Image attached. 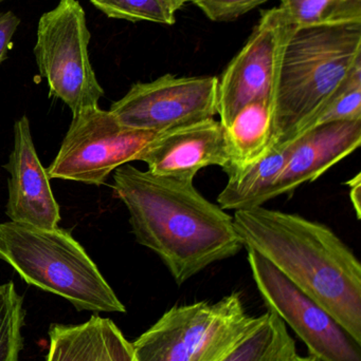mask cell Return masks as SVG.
I'll return each mask as SVG.
<instances>
[{
  "mask_svg": "<svg viewBox=\"0 0 361 361\" xmlns=\"http://www.w3.org/2000/svg\"><path fill=\"white\" fill-rule=\"evenodd\" d=\"M20 23V18L12 11L0 12V65L8 59L12 38Z\"/></svg>",
  "mask_w": 361,
  "mask_h": 361,
  "instance_id": "23",
  "label": "cell"
},
{
  "mask_svg": "<svg viewBox=\"0 0 361 361\" xmlns=\"http://www.w3.org/2000/svg\"><path fill=\"white\" fill-rule=\"evenodd\" d=\"M140 161L153 175L194 180L206 167L223 169L228 164L224 128L218 121L208 118L170 129L148 148Z\"/></svg>",
  "mask_w": 361,
  "mask_h": 361,
  "instance_id": "12",
  "label": "cell"
},
{
  "mask_svg": "<svg viewBox=\"0 0 361 361\" xmlns=\"http://www.w3.org/2000/svg\"><path fill=\"white\" fill-rule=\"evenodd\" d=\"M248 262L269 311L279 316L318 361H361L358 343L326 309L252 250Z\"/></svg>",
  "mask_w": 361,
  "mask_h": 361,
  "instance_id": "8",
  "label": "cell"
},
{
  "mask_svg": "<svg viewBox=\"0 0 361 361\" xmlns=\"http://www.w3.org/2000/svg\"><path fill=\"white\" fill-rule=\"evenodd\" d=\"M256 322L239 293L215 303L178 305L131 343L134 355L136 361H220Z\"/></svg>",
  "mask_w": 361,
  "mask_h": 361,
  "instance_id": "5",
  "label": "cell"
},
{
  "mask_svg": "<svg viewBox=\"0 0 361 361\" xmlns=\"http://www.w3.org/2000/svg\"><path fill=\"white\" fill-rule=\"evenodd\" d=\"M4 169L10 175L6 208L10 220L40 228L59 227V206L38 159L27 116L15 122L14 146Z\"/></svg>",
  "mask_w": 361,
  "mask_h": 361,
  "instance_id": "11",
  "label": "cell"
},
{
  "mask_svg": "<svg viewBox=\"0 0 361 361\" xmlns=\"http://www.w3.org/2000/svg\"><path fill=\"white\" fill-rule=\"evenodd\" d=\"M361 63V20L294 27L273 101L276 145L311 128Z\"/></svg>",
  "mask_w": 361,
  "mask_h": 361,
  "instance_id": "3",
  "label": "cell"
},
{
  "mask_svg": "<svg viewBox=\"0 0 361 361\" xmlns=\"http://www.w3.org/2000/svg\"><path fill=\"white\" fill-rule=\"evenodd\" d=\"M290 361H318L316 360L315 357H313V356H307V357H302V356H299L298 354H297L296 356H295L294 358H292Z\"/></svg>",
  "mask_w": 361,
  "mask_h": 361,
  "instance_id": "25",
  "label": "cell"
},
{
  "mask_svg": "<svg viewBox=\"0 0 361 361\" xmlns=\"http://www.w3.org/2000/svg\"><path fill=\"white\" fill-rule=\"evenodd\" d=\"M223 128L229 159L223 171L229 178L258 162L276 145L273 102L248 104Z\"/></svg>",
  "mask_w": 361,
  "mask_h": 361,
  "instance_id": "15",
  "label": "cell"
},
{
  "mask_svg": "<svg viewBox=\"0 0 361 361\" xmlns=\"http://www.w3.org/2000/svg\"><path fill=\"white\" fill-rule=\"evenodd\" d=\"M294 27L361 20V0H281Z\"/></svg>",
  "mask_w": 361,
  "mask_h": 361,
  "instance_id": "18",
  "label": "cell"
},
{
  "mask_svg": "<svg viewBox=\"0 0 361 361\" xmlns=\"http://www.w3.org/2000/svg\"><path fill=\"white\" fill-rule=\"evenodd\" d=\"M294 25L280 6L262 12L245 46L227 66L218 84V114L223 127L248 104L275 101L280 63Z\"/></svg>",
  "mask_w": 361,
  "mask_h": 361,
  "instance_id": "10",
  "label": "cell"
},
{
  "mask_svg": "<svg viewBox=\"0 0 361 361\" xmlns=\"http://www.w3.org/2000/svg\"><path fill=\"white\" fill-rule=\"evenodd\" d=\"M292 143L273 146L258 162L229 177L218 195V205L237 212L260 207L271 201L273 184L288 162Z\"/></svg>",
  "mask_w": 361,
  "mask_h": 361,
  "instance_id": "16",
  "label": "cell"
},
{
  "mask_svg": "<svg viewBox=\"0 0 361 361\" xmlns=\"http://www.w3.org/2000/svg\"><path fill=\"white\" fill-rule=\"evenodd\" d=\"M233 223L243 247L264 257L361 343V264L330 227L264 206L235 212Z\"/></svg>",
  "mask_w": 361,
  "mask_h": 361,
  "instance_id": "2",
  "label": "cell"
},
{
  "mask_svg": "<svg viewBox=\"0 0 361 361\" xmlns=\"http://www.w3.org/2000/svg\"><path fill=\"white\" fill-rule=\"evenodd\" d=\"M0 260L30 286L63 297L78 311L126 313L97 264L67 229L1 223Z\"/></svg>",
  "mask_w": 361,
  "mask_h": 361,
  "instance_id": "4",
  "label": "cell"
},
{
  "mask_svg": "<svg viewBox=\"0 0 361 361\" xmlns=\"http://www.w3.org/2000/svg\"><path fill=\"white\" fill-rule=\"evenodd\" d=\"M361 121L317 125L292 140L283 171L271 190V200L292 195L299 186L321 177L360 147Z\"/></svg>",
  "mask_w": 361,
  "mask_h": 361,
  "instance_id": "13",
  "label": "cell"
},
{
  "mask_svg": "<svg viewBox=\"0 0 361 361\" xmlns=\"http://www.w3.org/2000/svg\"><path fill=\"white\" fill-rule=\"evenodd\" d=\"M112 178L136 241L160 258L178 286L243 248L233 216L206 199L194 180L160 177L129 163Z\"/></svg>",
  "mask_w": 361,
  "mask_h": 361,
  "instance_id": "1",
  "label": "cell"
},
{
  "mask_svg": "<svg viewBox=\"0 0 361 361\" xmlns=\"http://www.w3.org/2000/svg\"><path fill=\"white\" fill-rule=\"evenodd\" d=\"M165 131L127 128L110 110L99 106L85 108L72 114L71 124L47 175L50 179L101 186L119 167L140 161Z\"/></svg>",
  "mask_w": 361,
  "mask_h": 361,
  "instance_id": "7",
  "label": "cell"
},
{
  "mask_svg": "<svg viewBox=\"0 0 361 361\" xmlns=\"http://www.w3.org/2000/svg\"><path fill=\"white\" fill-rule=\"evenodd\" d=\"M46 361H136L133 345L110 318L82 324H51Z\"/></svg>",
  "mask_w": 361,
  "mask_h": 361,
  "instance_id": "14",
  "label": "cell"
},
{
  "mask_svg": "<svg viewBox=\"0 0 361 361\" xmlns=\"http://www.w3.org/2000/svg\"><path fill=\"white\" fill-rule=\"evenodd\" d=\"M4 1H6V0H0V4H1V2H4Z\"/></svg>",
  "mask_w": 361,
  "mask_h": 361,
  "instance_id": "26",
  "label": "cell"
},
{
  "mask_svg": "<svg viewBox=\"0 0 361 361\" xmlns=\"http://www.w3.org/2000/svg\"><path fill=\"white\" fill-rule=\"evenodd\" d=\"M355 121H361V63L356 66L338 94L316 118L311 128L326 123Z\"/></svg>",
  "mask_w": 361,
  "mask_h": 361,
  "instance_id": "21",
  "label": "cell"
},
{
  "mask_svg": "<svg viewBox=\"0 0 361 361\" xmlns=\"http://www.w3.org/2000/svg\"><path fill=\"white\" fill-rule=\"evenodd\" d=\"M108 18L172 25L189 0H89Z\"/></svg>",
  "mask_w": 361,
  "mask_h": 361,
  "instance_id": "19",
  "label": "cell"
},
{
  "mask_svg": "<svg viewBox=\"0 0 361 361\" xmlns=\"http://www.w3.org/2000/svg\"><path fill=\"white\" fill-rule=\"evenodd\" d=\"M216 76L165 74L148 82H136L110 106L122 126L143 131L170 130L214 118L218 114Z\"/></svg>",
  "mask_w": 361,
  "mask_h": 361,
  "instance_id": "9",
  "label": "cell"
},
{
  "mask_svg": "<svg viewBox=\"0 0 361 361\" xmlns=\"http://www.w3.org/2000/svg\"><path fill=\"white\" fill-rule=\"evenodd\" d=\"M91 34L78 0H59L38 20L34 47L38 71L50 97L66 104L72 114L99 106L104 90L89 59Z\"/></svg>",
  "mask_w": 361,
  "mask_h": 361,
  "instance_id": "6",
  "label": "cell"
},
{
  "mask_svg": "<svg viewBox=\"0 0 361 361\" xmlns=\"http://www.w3.org/2000/svg\"><path fill=\"white\" fill-rule=\"evenodd\" d=\"M347 185L350 188V200L353 205L356 218L360 220L361 216V173H358L355 177L348 180Z\"/></svg>",
  "mask_w": 361,
  "mask_h": 361,
  "instance_id": "24",
  "label": "cell"
},
{
  "mask_svg": "<svg viewBox=\"0 0 361 361\" xmlns=\"http://www.w3.org/2000/svg\"><path fill=\"white\" fill-rule=\"evenodd\" d=\"M23 298L14 282L0 286V361H19L23 347L21 330L25 326Z\"/></svg>",
  "mask_w": 361,
  "mask_h": 361,
  "instance_id": "20",
  "label": "cell"
},
{
  "mask_svg": "<svg viewBox=\"0 0 361 361\" xmlns=\"http://www.w3.org/2000/svg\"><path fill=\"white\" fill-rule=\"evenodd\" d=\"M296 355V343L283 320L269 311L220 361H290Z\"/></svg>",
  "mask_w": 361,
  "mask_h": 361,
  "instance_id": "17",
  "label": "cell"
},
{
  "mask_svg": "<svg viewBox=\"0 0 361 361\" xmlns=\"http://www.w3.org/2000/svg\"><path fill=\"white\" fill-rule=\"evenodd\" d=\"M213 21H231L269 0H189Z\"/></svg>",
  "mask_w": 361,
  "mask_h": 361,
  "instance_id": "22",
  "label": "cell"
}]
</instances>
